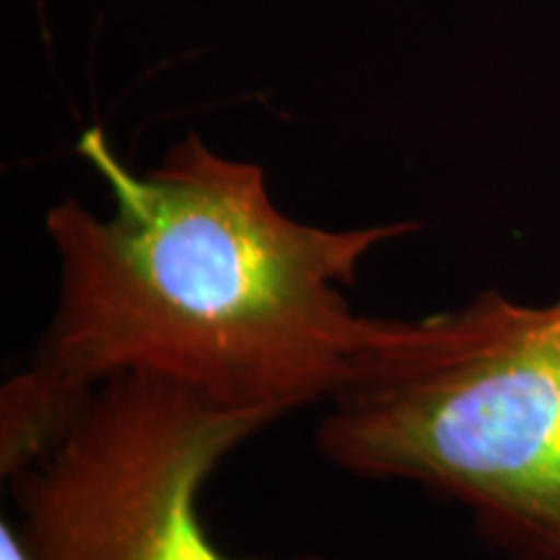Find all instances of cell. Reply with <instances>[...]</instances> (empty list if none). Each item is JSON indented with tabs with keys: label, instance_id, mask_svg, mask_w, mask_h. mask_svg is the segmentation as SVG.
<instances>
[{
	"label": "cell",
	"instance_id": "6da1fadb",
	"mask_svg": "<svg viewBox=\"0 0 560 560\" xmlns=\"http://www.w3.org/2000/svg\"><path fill=\"white\" fill-rule=\"evenodd\" d=\"M79 153L107 182L112 213L73 198L47 213L58 304L30 366L70 400L140 371L283 418L335 400L408 330L410 319L359 314L346 289L416 223L293 221L262 166L223 159L195 132L145 174L102 128L83 132Z\"/></svg>",
	"mask_w": 560,
	"mask_h": 560
},
{
	"label": "cell",
	"instance_id": "277c9868",
	"mask_svg": "<svg viewBox=\"0 0 560 560\" xmlns=\"http://www.w3.org/2000/svg\"><path fill=\"white\" fill-rule=\"evenodd\" d=\"M0 560H26V552L21 548L13 524H0Z\"/></svg>",
	"mask_w": 560,
	"mask_h": 560
},
{
	"label": "cell",
	"instance_id": "7a4b0ae2",
	"mask_svg": "<svg viewBox=\"0 0 560 560\" xmlns=\"http://www.w3.org/2000/svg\"><path fill=\"white\" fill-rule=\"evenodd\" d=\"M314 441L342 472L465 509L514 560H560V296L490 289L410 319L327 402Z\"/></svg>",
	"mask_w": 560,
	"mask_h": 560
},
{
	"label": "cell",
	"instance_id": "3957f363",
	"mask_svg": "<svg viewBox=\"0 0 560 560\" xmlns=\"http://www.w3.org/2000/svg\"><path fill=\"white\" fill-rule=\"evenodd\" d=\"M276 420L156 374L102 382L58 444L11 478L26 560H244L208 535L200 493Z\"/></svg>",
	"mask_w": 560,
	"mask_h": 560
}]
</instances>
